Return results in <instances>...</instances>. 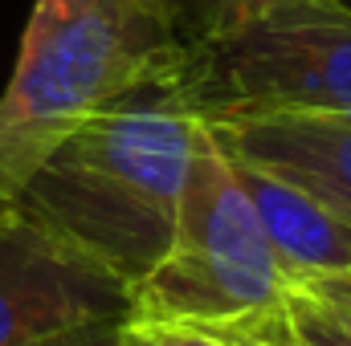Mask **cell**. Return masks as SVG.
I'll return each instance as SVG.
<instances>
[{
  "instance_id": "9",
  "label": "cell",
  "mask_w": 351,
  "mask_h": 346,
  "mask_svg": "<svg viewBox=\"0 0 351 346\" xmlns=\"http://www.w3.org/2000/svg\"><path fill=\"white\" fill-rule=\"evenodd\" d=\"M135 326V322H131ZM152 346H278L282 343V318L269 326H135Z\"/></svg>"
},
{
  "instance_id": "7",
  "label": "cell",
  "mask_w": 351,
  "mask_h": 346,
  "mask_svg": "<svg viewBox=\"0 0 351 346\" xmlns=\"http://www.w3.org/2000/svg\"><path fill=\"white\" fill-rule=\"evenodd\" d=\"M237 175L258 212V224L274 249V261H278L286 285L311 281V277H331V273H351V224L339 212H331L311 191L262 172V168L237 163Z\"/></svg>"
},
{
  "instance_id": "1",
  "label": "cell",
  "mask_w": 351,
  "mask_h": 346,
  "mask_svg": "<svg viewBox=\"0 0 351 346\" xmlns=\"http://www.w3.org/2000/svg\"><path fill=\"white\" fill-rule=\"evenodd\" d=\"M200 127L196 57L188 70L74 131L16 196L12 212L45 241L135 293L164 261Z\"/></svg>"
},
{
  "instance_id": "14",
  "label": "cell",
  "mask_w": 351,
  "mask_h": 346,
  "mask_svg": "<svg viewBox=\"0 0 351 346\" xmlns=\"http://www.w3.org/2000/svg\"><path fill=\"white\" fill-rule=\"evenodd\" d=\"M278 346H286V334H282V343H278Z\"/></svg>"
},
{
  "instance_id": "5",
  "label": "cell",
  "mask_w": 351,
  "mask_h": 346,
  "mask_svg": "<svg viewBox=\"0 0 351 346\" xmlns=\"http://www.w3.org/2000/svg\"><path fill=\"white\" fill-rule=\"evenodd\" d=\"M102 318H131V293L45 241L12 208L0 212V346H29Z\"/></svg>"
},
{
  "instance_id": "13",
  "label": "cell",
  "mask_w": 351,
  "mask_h": 346,
  "mask_svg": "<svg viewBox=\"0 0 351 346\" xmlns=\"http://www.w3.org/2000/svg\"><path fill=\"white\" fill-rule=\"evenodd\" d=\"M123 346H152V343H147V338H143V334L127 322V338H123Z\"/></svg>"
},
{
  "instance_id": "10",
  "label": "cell",
  "mask_w": 351,
  "mask_h": 346,
  "mask_svg": "<svg viewBox=\"0 0 351 346\" xmlns=\"http://www.w3.org/2000/svg\"><path fill=\"white\" fill-rule=\"evenodd\" d=\"M265 4H274V0H180L192 37H217V33L250 21L254 12H262Z\"/></svg>"
},
{
  "instance_id": "8",
  "label": "cell",
  "mask_w": 351,
  "mask_h": 346,
  "mask_svg": "<svg viewBox=\"0 0 351 346\" xmlns=\"http://www.w3.org/2000/svg\"><path fill=\"white\" fill-rule=\"evenodd\" d=\"M282 334H286V346H351V306L286 285Z\"/></svg>"
},
{
  "instance_id": "3",
  "label": "cell",
  "mask_w": 351,
  "mask_h": 346,
  "mask_svg": "<svg viewBox=\"0 0 351 346\" xmlns=\"http://www.w3.org/2000/svg\"><path fill=\"white\" fill-rule=\"evenodd\" d=\"M286 277L274 261L237 163L200 118L164 261L135 285V326H269L282 318Z\"/></svg>"
},
{
  "instance_id": "6",
  "label": "cell",
  "mask_w": 351,
  "mask_h": 346,
  "mask_svg": "<svg viewBox=\"0 0 351 346\" xmlns=\"http://www.w3.org/2000/svg\"><path fill=\"white\" fill-rule=\"evenodd\" d=\"M217 143L278 175L351 224V114H208Z\"/></svg>"
},
{
  "instance_id": "12",
  "label": "cell",
  "mask_w": 351,
  "mask_h": 346,
  "mask_svg": "<svg viewBox=\"0 0 351 346\" xmlns=\"http://www.w3.org/2000/svg\"><path fill=\"white\" fill-rule=\"evenodd\" d=\"M315 297H327V302H339V306H351V273H331V277H311V281H290Z\"/></svg>"
},
{
  "instance_id": "4",
  "label": "cell",
  "mask_w": 351,
  "mask_h": 346,
  "mask_svg": "<svg viewBox=\"0 0 351 346\" xmlns=\"http://www.w3.org/2000/svg\"><path fill=\"white\" fill-rule=\"evenodd\" d=\"M196 102L208 114H351V0H274L196 37Z\"/></svg>"
},
{
  "instance_id": "11",
  "label": "cell",
  "mask_w": 351,
  "mask_h": 346,
  "mask_svg": "<svg viewBox=\"0 0 351 346\" xmlns=\"http://www.w3.org/2000/svg\"><path fill=\"white\" fill-rule=\"evenodd\" d=\"M123 338H127V318H102V322H82L62 334L37 338L29 346H123Z\"/></svg>"
},
{
  "instance_id": "2",
  "label": "cell",
  "mask_w": 351,
  "mask_h": 346,
  "mask_svg": "<svg viewBox=\"0 0 351 346\" xmlns=\"http://www.w3.org/2000/svg\"><path fill=\"white\" fill-rule=\"evenodd\" d=\"M192 57L180 0H37L0 94V212L74 131Z\"/></svg>"
}]
</instances>
